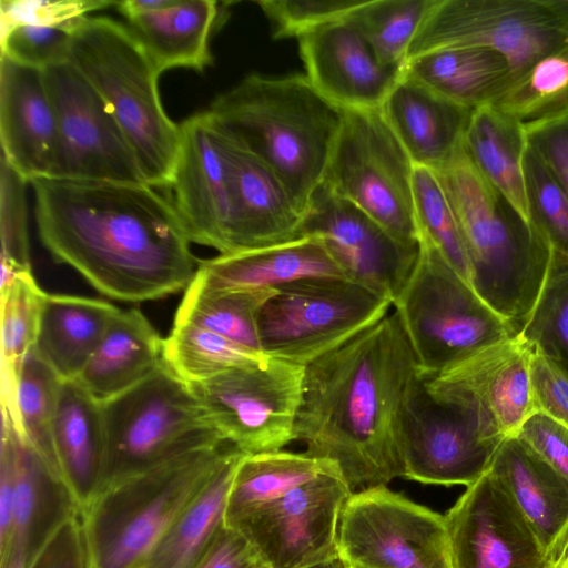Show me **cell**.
I'll list each match as a JSON object with an SVG mask.
<instances>
[{
    "label": "cell",
    "instance_id": "cell-49",
    "mask_svg": "<svg viewBox=\"0 0 568 568\" xmlns=\"http://www.w3.org/2000/svg\"><path fill=\"white\" fill-rule=\"evenodd\" d=\"M516 437L568 479V427L535 413L526 419Z\"/></svg>",
    "mask_w": 568,
    "mask_h": 568
},
{
    "label": "cell",
    "instance_id": "cell-21",
    "mask_svg": "<svg viewBox=\"0 0 568 568\" xmlns=\"http://www.w3.org/2000/svg\"><path fill=\"white\" fill-rule=\"evenodd\" d=\"M1 445L11 455L13 500L0 568H28L57 529L80 510L59 474L18 433L3 410Z\"/></svg>",
    "mask_w": 568,
    "mask_h": 568
},
{
    "label": "cell",
    "instance_id": "cell-53",
    "mask_svg": "<svg viewBox=\"0 0 568 568\" xmlns=\"http://www.w3.org/2000/svg\"><path fill=\"white\" fill-rule=\"evenodd\" d=\"M13 469L9 449H0V554L7 548L12 514Z\"/></svg>",
    "mask_w": 568,
    "mask_h": 568
},
{
    "label": "cell",
    "instance_id": "cell-50",
    "mask_svg": "<svg viewBox=\"0 0 568 568\" xmlns=\"http://www.w3.org/2000/svg\"><path fill=\"white\" fill-rule=\"evenodd\" d=\"M28 568H88L80 514L57 529Z\"/></svg>",
    "mask_w": 568,
    "mask_h": 568
},
{
    "label": "cell",
    "instance_id": "cell-38",
    "mask_svg": "<svg viewBox=\"0 0 568 568\" xmlns=\"http://www.w3.org/2000/svg\"><path fill=\"white\" fill-rule=\"evenodd\" d=\"M264 357L265 354L245 348L190 322H173L169 336L163 341L164 364L186 384L207 379Z\"/></svg>",
    "mask_w": 568,
    "mask_h": 568
},
{
    "label": "cell",
    "instance_id": "cell-12",
    "mask_svg": "<svg viewBox=\"0 0 568 568\" xmlns=\"http://www.w3.org/2000/svg\"><path fill=\"white\" fill-rule=\"evenodd\" d=\"M305 366L274 357L187 384L221 438L246 455L294 440Z\"/></svg>",
    "mask_w": 568,
    "mask_h": 568
},
{
    "label": "cell",
    "instance_id": "cell-22",
    "mask_svg": "<svg viewBox=\"0 0 568 568\" xmlns=\"http://www.w3.org/2000/svg\"><path fill=\"white\" fill-rule=\"evenodd\" d=\"M305 75L342 110L381 108L404 70L383 65L359 31L346 20L297 38Z\"/></svg>",
    "mask_w": 568,
    "mask_h": 568
},
{
    "label": "cell",
    "instance_id": "cell-8",
    "mask_svg": "<svg viewBox=\"0 0 568 568\" xmlns=\"http://www.w3.org/2000/svg\"><path fill=\"white\" fill-rule=\"evenodd\" d=\"M101 405L105 450L100 490L183 452L225 442L189 385L164 363Z\"/></svg>",
    "mask_w": 568,
    "mask_h": 568
},
{
    "label": "cell",
    "instance_id": "cell-30",
    "mask_svg": "<svg viewBox=\"0 0 568 568\" xmlns=\"http://www.w3.org/2000/svg\"><path fill=\"white\" fill-rule=\"evenodd\" d=\"M120 311L100 298L47 294L33 349L61 381L77 379Z\"/></svg>",
    "mask_w": 568,
    "mask_h": 568
},
{
    "label": "cell",
    "instance_id": "cell-51",
    "mask_svg": "<svg viewBox=\"0 0 568 568\" xmlns=\"http://www.w3.org/2000/svg\"><path fill=\"white\" fill-rule=\"evenodd\" d=\"M527 141L568 195V116L526 130Z\"/></svg>",
    "mask_w": 568,
    "mask_h": 568
},
{
    "label": "cell",
    "instance_id": "cell-58",
    "mask_svg": "<svg viewBox=\"0 0 568 568\" xmlns=\"http://www.w3.org/2000/svg\"><path fill=\"white\" fill-rule=\"evenodd\" d=\"M565 568H568V567H565Z\"/></svg>",
    "mask_w": 568,
    "mask_h": 568
},
{
    "label": "cell",
    "instance_id": "cell-26",
    "mask_svg": "<svg viewBox=\"0 0 568 568\" xmlns=\"http://www.w3.org/2000/svg\"><path fill=\"white\" fill-rule=\"evenodd\" d=\"M52 445L60 477L81 513L100 490L105 436L101 403L77 379L60 383Z\"/></svg>",
    "mask_w": 568,
    "mask_h": 568
},
{
    "label": "cell",
    "instance_id": "cell-9",
    "mask_svg": "<svg viewBox=\"0 0 568 568\" xmlns=\"http://www.w3.org/2000/svg\"><path fill=\"white\" fill-rule=\"evenodd\" d=\"M353 491L334 465L263 493L229 491L224 526L244 536L270 568H301L338 556L342 509Z\"/></svg>",
    "mask_w": 568,
    "mask_h": 568
},
{
    "label": "cell",
    "instance_id": "cell-55",
    "mask_svg": "<svg viewBox=\"0 0 568 568\" xmlns=\"http://www.w3.org/2000/svg\"><path fill=\"white\" fill-rule=\"evenodd\" d=\"M552 568L568 567V526L551 552Z\"/></svg>",
    "mask_w": 568,
    "mask_h": 568
},
{
    "label": "cell",
    "instance_id": "cell-19",
    "mask_svg": "<svg viewBox=\"0 0 568 568\" xmlns=\"http://www.w3.org/2000/svg\"><path fill=\"white\" fill-rule=\"evenodd\" d=\"M302 236L320 240L345 277L388 300L392 305L418 255L353 203L323 184L304 215Z\"/></svg>",
    "mask_w": 568,
    "mask_h": 568
},
{
    "label": "cell",
    "instance_id": "cell-16",
    "mask_svg": "<svg viewBox=\"0 0 568 568\" xmlns=\"http://www.w3.org/2000/svg\"><path fill=\"white\" fill-rule=\"evenodd\" d=\"M503 440L489 436L478 418L433 399L420 378L403 415V477L432 485H466L479 479Z\"/></svg>",
    "mask_w": 568,
    "mask_h": 568
},
{
    "label": "cell",
    "instance_id": "cell-11",
    "mask_svg": "<svg viewBox=\"0 0 568 568\" xmlns=\"http://www.w3.org/2000/svg\"><path fill=\"white\" fill-rule=\"evenodd\" d=\"M343 111L323 185L399 241L418 245L412 160L379 108Z\"/></svg>",
    "mask_w": 568,
    "mask_h": 568
},
{
    "label": "cell",
    "instance_id": "cell-39",
    "mask_svg": "<svg viewBox=\"0 0 568 568\" xmlns=\"http://www.w3.org/2000/svg\"><path fill=\"white\" fill-rule=\"evenodd\" d=\"M435 0H363L344 19L369 44L378 61L404 70L407 52Z\"/></svg>",
    "mask_w": 568,
    "mask_h": 568
},
{
    "label": "cell",
    "instance_id": "cell-2",
    "mask_svg": "<svg viewBox=\"0 0 568 568\" xmlns=\"http://www.w3.org/2000/svg\"><path fill=\"white\" fill-rule=\"evenodd\" d=\"M395 313L305 366L294 440L334 463L351 490L403 477L400 430L420 379Z\"/></svg>",
    "mask_w": 568,
    "mask_h": 568
},
{
    "label": "cell",
    "instance_id": "cell-52",
    "mask_svg": "<svg viewBox=\"0 0 568 568\" xmlns=\"http://www.w3.org/2000/svg\"><path fill=\"white\" fill-rule=\"evenodd\" d=\"M195 568H270L251 542L223 526Z\"/></svg>",
    "mask_w": 568,
    "mask_h": 568
},
{
    "label": "cell",
    "instance_id": "cell-36",
    "mask_svg": "<svg viewBox=\"0 0 568 568\" xmlns=\"http://www.w3.org/2000/svg\"><path fill=\"white\" fill-rule=\"evenodd\" d=\"M490 105L525 130L568 116V42L511 77Z\"/></svg>",
    "mask_w": 568,
    "mask_h": 568
},
{
    "label": "cell",
    "instance_id": "cell-45",
    "mask_svg": "<svg viewBox=\"0 0 568 568\" xmlns=\"http://www.w3.org/2000/svg\"><path fill=\"white\" fill-rule=\"evenodd\" d=\"M363 0H258L273 27V38H298L324 24L344 20Z\"/></svg>",
    "mask_w": 568,
    "mask_h": 568
},
{
    "label": "cell",
    "instance_id": "cell-56",
    "mask_svg": "<svg viewBox=\"0 0 568 568\" xmlns=\"http://www.w3.org/2000/svg\"><path fill=\"white\" fill-rule=\"evenodd\" d=\"M301 568H348V566L344 561V559L338 555L334 558Z\"/></svg>",
    "mask_w": 568,
    "mask_h": 568
},
{
    "label": "cell",
    "instance_id": "cell-47",
    "mask_svg": "<svg viewBox=\"0 0 568 568\" xmlns=\"http://www.w3.org/2000/svg\"><path fill=\"white\" fill-rule=\"evenodd\" d=\"M104 0H1V34L20 24L61 26L89 12L114 7Z\"/></svg>",
    "mask_w": 568,
    "mask_h": 568
},
{
    "label": "cell",
    "instance_id": "cell-34",
    "mask_svg": "<svg viewBox=\"0 0 568 568\" xmlns=\"http://www.w3.org/2000/svg\"><path fill=\"white\" fill-rule=\"evenodd\" d=\"M527 145L525 128L491 105L473 111L462 141L477 171L529 221L524 186Z\"/></svg>",
    "mask_w": 568,
    "mask_h": 568
},
{
    "label": "cell",
    "instance_id": "cell-18",
    "mask_svg": "<svg viewBox=\"0 0 568 568\" xmlns=\"http://www.w3.org/2000/svg\"><path fill=\"white\" fill-rule=\"evenodd\" d=\"M170 199L191 243L233 253L234 183L226 138L209 110L180 123Z\"/></svg>",
    "mask_w": 568,
    "mask_h": 568
},
{
    "label": "cell",
    "instance_id": "cell-54",
    "mask_svg": "<svg viewBox=\"0 0 568 568\" xmlns=\"http://www.w3.org/2000/svg\"><path fill=\"white\" fill-rule=\"evenodd\" d=\"M550 10L564 34L568 38V0H542Z\"/></svg>",
    "mask_w": 568,
    "mask_h": 568
},
{
    "label": "cell",
    "instance_id": "cell-14",
    "mask_svg": "<svg viewBox=\"0 0 568 568\" xmlns=\"http://www.w3.org/2000/svg\"><path fill=\"white\" fill-rule=\"evenodd\" d=\"M568 42L542 0H435L407 52L485 47L509 61L513 75Z\"/></svg>",
    "mask_w": 568,
    "mask_h": 568
},
{
    "label": "cell",
    "instance_id": "cell-4",
    "mask_svg": "<svg viewBox=\"0 0 568 568\" xmlns=\"http://www.w3.org/2000/svg\"><path fill=\"white\" fill-rule=\"evenodd\" d=\"M434 172L459 229L471 286L520 332L552 275L550 245L477 171L462 145Z\"/></svg>",
    "mask_w": 568,
    "mask_h": 568
},
{
    "label": "cell",
    "instance_id": "cell-41",
    "mask_svg": "<svg viewBox=\"0 0 568 568\" xmlns=\"http://www.w3.org/2000/svg\"><path fill=\"white\" fill-rule=\"evenodd\" d=\"M413 204L418 237L430 242L452 267L470 284L469 263L459 229L443 186L433 170L414 165Z\"/></svg>",
    "mask_w": 568,
    "mask_h": 568
},
{
    "label": "cell",
    "instance_id": "cell-28",
    "mask_svg": "<svg viewBox=\"0 0 568 568\" xmlns=\"http://www.w3.org/2000/svg\"><path fill=\"white\" fill-rule=\"evenodd\" d=\"M196 274L209 286L227 290H275L311 277L347 280L323 243L312 236L235 254H219L199 261Z\"/></svg>",
    "mask_w": 568,
    "mask_h": 568
},
{
    "label": "cell",
    "instance_id": "cell-24",
    "mask_svg": "<svg viewBox=\"0 0 568 568\" xmlns=\"http://www.w3.org/2000/svg\"><path fill=\"white\" fill-rule=\"evenodd\" d=\"M225 138L234 183L232 254L303 237L304 217L295 207L284 184L256 156L226 134Z\"/></svg>",
    "mask_w": 568,
    "mask_h": 568
},
{
    "label": "cell",
    "instance_id": "cell-37",
    "mask_svg": "<svg viewBox=\"0 0 568 568\" xmlns=\"http://www.w3.org/2000/svg\"><path fill=\"white\" fill-rule=\"evenodd\" d=\"M45 296L31 271L1 287V402L10 414L21 365L38 338Z\"/></svg>",
    "mask_w": 568,
    "mask_h": 568
},
{
    "label": "cell",
    "instance_id": "cell-43",
    "mask_svg": "<svg viewBox=\"0 0 568 568\" xmlns=\"http://www.w3.org/2000/svg\"><path fill=\"white\" fill-rule=\"evenodd\" d=\"M27 181L0 159L1 287L31 271L28 239Z\"/></svg>",
    "mask_w": 568,
    "mask_h": 568
},
{
    "label": "cell",
    "instance_id": "cell-46",
    "mask_svg": "<svg viewBox=\"0 0 568 568\" xmlns=\"http://www.w3.org/2000/svg\"><path fill=\"white\" fill-rule=\"evenodd\" d=\"M71 22L61 26H16L1 34L0 55L39 70L67 61Z\"/></svg>",
    "mask_w": 568,
    "mask_h": 568
},
{
    "label": "cell",
    "instance_id": "cell-10",
    "mask_svg": "<svg viewBox=\"0 0 568 568\" xmlns=\"http://www.w3.org/2000/svg\"><path fill=\"white\" fill-rule=\"evenodd\" d=\"M392 303L345 278L311 277L276 288L258 323L262 352L302 366L389 314Z\"/></svg>",
    "mask_w": 568,
    "mask_h": 568
},
{
    "label": "cell",
    "instance_id": "cell-5",
    "mask_svg": "<svg viewBox=\"0 0 568 568\" xmlns=\"http://www.w3.org/2000/svg\"><path fill=\"white\" fill-rule=\"evenodd\" d=\"M68 61L100 94L153 187L170 186L181 144L180 123L161 102L160 73L126 24L84 16L71 22Z\"/></svg>",
    "mask_w": 568,
    "mask_h": 568
},
{
    "label": "cell",
    "instance_id": "cell-44",
    "mask_svg": "<svg viewBox=\"0 0 568 568\" xmlns=\"http://www.w3.org/2000/svg\"><path fill=\"white\" fill-rule=\"evenodd\" d=\"M519 333L568 371V265L555 263L539 302Z\"/></svg>",
    "mask_w": 568,
    "mask_h": 568
},
{
    "label": "cell",
    "instance_id": "cell-48",
    "mask_svg": "<svg viewBox=\"0 0 568 568\" xmlns=\"http://www.w3.org/2000/svg\"><path fill=\"white\" fill-rule=\"evenodd\" d=\"M530 379L535 413L568 427V371L531 345Z\"/></svg>",
    "mask_w": 568,
    "mask_h": 568
},
{
    "label": "cell",
    "instance_id": "cell-29",
    "mask_svg": "<svg viewBox=\"0 0 568 568\" xmlns=\"http://www.w3.org/2000/svg\"><path fill=\"white\" fill-rule=\"evenodd\" d=\"M163 341L139 308L121 310L77 381L103 404L164 363Z\"/></svg>",
    "mask_w": 568,
    "mask_h": 568
},
{
    "label": "cell",
    "instance_id": "cell-35",
    "mask_svg": "<svg viewBox=\"0 0 568 568\" xmlns=\"http://www.w3.org/2000/svg\"><path fill=\"white\" fill-rule=\"evenodd\" d=\"M271 290H227L209 286L195 274L185 288L174 322H190L245 348L262 353L258 323Z\"/></svg>",
    "mask_w": 568,
    "mask_h": 568
},
{
    "label": "cell",
    "instance_id": "cell-25",
    "mask_svg": "<svg viewBox=\"0 0 568 568\" xmlns=\"http://www.w3.org/2000/svg\"><path fill=\"white\" fill-rule=\"evenodd\" d=\"M379 109L413 164L433 171L460 148L473 113L404 74Z\"/></svg>",
    "mask_w": 568,
    "mask_h": 568
},
{
    "label": "cell",
    "instance_id": "cell-23",
    "mask_svg": "<svg viewBox=\"0 0 568 568\" xmlns=\"http://www.w3.org/2000/svg\"><path fill=\"white\" fill-rule=\"evenodd\" d=\"M1 158L28 183L50 178L58 124L43 70L0 55Z\"/></svg>",
    "mask_w": 568,
    "mask_h": 568
},
{
    "label": "cell",
    "instance_id": "cell-40",
    "mask_svg": "<svg viewBox=\"0 0 568 568\" xmlns=\"http://www.w3.org/2000/svg\"><path fill=\"white\" fill-rule=\"evenodd\" d=\"M60 383L58 375L32 349L24 358L17 378L13 413L9 414L2 408L18 433L58 474L52 427Z\"/></svg>",
    "mask_w": 568,
    "mask_h": 568
},
{
    "label": "cell",
    "instance_id": "cell-17",
    "mask_svg": "<svg viewBox=\"0 0 568 568\" xmlns=\"http://www.w3.org/2000/svg\"><path fill=\"white\" fill-rule=\"evenodd\" d=\"M531 345L520 334L488 345L424 379L429 396L474 414L497 439L516 436L535 414Z\"/></svg>",
    "mask_w": 568,
    "mask_h": 568
},
{
    "label": "cell",
    "instance_id": "cell-20",
    "mask_svg": "<svg viewBox=\"0 0 568 568\" xmlns=\"http://www.w3.org/2000/svg\"><path fill=\"white\" fill-rule=\"evenodd\" d=\"M444 516L452 568H552L529 521L487 471Z\"/></svg>",
    "mask_w": 568,
    "mask_h": 568
},
{
    "label": "cell",
    "instance_id": "cell-27",
    "mask_svg": "<svg viewBox=\"0 0 568 568\" xmlns=\"http://www.w3.org/2000/svg\"><path fill=\"white\" fill-rule=\"evenodd\" d=\"M487 473L508 493L551 557L568 526V479L516 436L500 443Z\"/></svg>",
    "mask_w": 568,
    "mask_h": 568
},
{
    "label": "cell",
    "instance_id": "cell-13",
    "mask_svg": "<svg viewBox=\"0 0 568 568\" xmlns=\"http://www.w3.org/2000/svg\"><path fill=\"white\" fill-rule=\"evenodd\" d=\"M337 544L352 567L452 568L445 516L386 486L351 494Z\"/></svg>",
    "mask_w": 568,
    "mask_h": 568
},
{
    "label": "cell",
    "instance_id": "cell-1",
    "mask_svg": "<svg viewBox=\"0 0 568 568\" xmlns=\"http://www.w3.org/2000/svg\"><path fill=\"white\" fill-rule=\"evenodd\" d=\"M43 246L111 298L139 303L185 291L197 261L168 197L148 183L30 182Z\"/></svg>",
    "mask_w": 568,
    "mask_h": 568
},
{
    "label": "cell",
    "instance_id": "cell-6",
    "mask_svg": "<svg viewBox=\"0 0 568 568\" xmlns=\"http://www.w3.org/2000/svg\"><path fill=\"white\" fill-rule=\"evenodd\" d=\"M231 446L183 452L100 490L80 513L88 568H143Z\"/></svg>",
    "mask_w": 568,
    "mask_h": 568
},
{
    "label": "cell",
    "instance_id": "cell-15",
    "mask_svg": "<svg viewBox=\"0 0 568 568\" xmlns=\"http://www.w3.org/2000/svg\"><path fill=\"white\" fill-rule=\"evenodd\" d=\"M43 75L58 124L50 178L146 183L124 132L81 72L67 60Z\"/></svg>",
    "mask_w": 568,
    "mask_h": 568
},
{
    "label": "cell",
    "instance_id": "cell-3",
    "mask_svg": "<svg viewBox=\"0 0 568 568\" xmlns=\"http://www.w3.org/2000/svg\"><path fill=\"white\" fill-rule=\"evenodd\" d=\"M225 134L280 179L303 215L324 182L344 111L305 74L251 73L207 109Z\"/></svg>",
    "mask_w": 568,
    "mask_h": 568
},
{
    "label": "cell",
    "instance_id": "cell-33",
    "mask_svg": "<svg viewBox=\"0 0 568 568\" xmlns=\"http://www.w3.org/2000/svg\"><path fill=\"white\" fill-rule=\"evenodd\" d=\"M245 454L231 446L207 481L172 523L143 568H195L224 526L227 495Z\"/></svg>",
    "mask_w": 568,
    "mask_h": 568
},
{
    "label": "cell",
    "instance_id": "cell-31",
    "mask_svg": "<svg viewBox=\"0 0 568 568\" xmlns=\"http://www.w3.org/2000/svg\"><path fill=\"white\" fill-rule=\"evenodd\" d=\"M403 74L443 99L474 111L490 105L508 85V59L485 47L430 51L406 62Z\"/></svg>",
    "mask_w": 568,
    "mask_h": 568
},
{
    "label": "cell",
    "instance_id": "cell-57",
    "mask_svg": "<svg viewBox=\"0 0 568 568\" xmlns=\"http://www.w3.org/2000/svg\"><path fill=\"white\" fill-rule=\"evenodd\" d=\"M348 568H358V567H352V566H348Z\"/></svg>",
    "mask_w": 568,
    "mask_h": 568
},
{
    "label": "cell",
    "instance_id": "cell-42",
    "mask_svg": "<svg viewBox=\"0 0 568 568\" xmlns=\"http://www.w3.org/2000/svg\"><path fill=\"white\" fill-rule=\"evenodd\" d=\"M524 186L530 223L550 245L555 263L568 265V195L529 144Z\"/></svg>",
    "mask_w": 568,
    "mask_h": 568
},
{
    "label": "cell",
    "instance_id": "cell-7",
    "mask_svg": "<svg viewBox=\"0 0 568 568\" xmlns=\"http://www.w3.org/2000/svg\"><path fill=\"white\" fill-rule=\"evenodd\" d=\"M393 305L423 379L519 333L424 237Z\"/></svg>",
    "mask_w": 568,
    "mask_h": 568
},
{
    "label": "cell",
    "instance_id": "cell-32",
    "mask_svg": "<svg viewBox=\"0 0 568 568\" xmlns=\"http://www.w3.org/2000/svg\"><path fill=\"white\" fill-rule=\"evenodd\" d=\"M219 20L213 0H173L165 8L126 19L155 69L203 71L212 63L210 38Z\"/></svg>",
    "mask_w": 568,
    "mask_h": 568
}]
</instances>
